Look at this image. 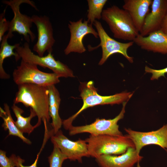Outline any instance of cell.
Returning <instances> with one entry per match:
<instances>
[{"mask_svg": "<svg viewBox=\"0 0 167 167\" xmlns=\"http://www.w3.org/2000/svg\"><path fill=\"white\" fill-rule=\"evenodd\" d=\"M152 0H124L123 9L130 15L139 33L141 31L145 18L149 12Z\"/></svg>", "mask_w": 167, "mask_h": 167, "instance_id": "cell-17", "label": "cell"}, {"mask_svg": "<svg viewBox=\"0 0 167 167\" xmlns=\"http://www.w3.org/2000/svg\"><path fill=\"white\" fill-rule=\"evenodd\" d=\"M6 151L0 150V167H19L21 164L24 162V160L19 156L12 154L9 157L6 155Z\"/></svg>", "mask_w": 167, "mask_h": 167, "instance_id": "cell-23", "label": "cell"}, {"mask_svg": "<svg viewBox=\"0 0 167 167\" xmlns=\"http://www.w3.org/2000/svg\"><path fill=\"white\" fill-rule=\"evenodd\" d=\"M102 19L108 24L115 38L133 41L139 34L129 13L117 6L103 10Z\"/></svg>", "mask_w": 167, "mask_h": 167, "instance_id": "cell-3", "label": "cell"}, {"mask_svg": "<svg viewBox=\"0 0 167 167\" xmlns=\"http://www.w3.org/2000/svg\"><path fill=\"white\" fill-rule=\"evenodd\" d=\"M6 8L0 15V42H1L5 33L8 31L9 28L10 21H7L5 17Z\"/></svg>", "mask_w": 167, "mask_h": 167, "instance_id": "cell-25", "label": "cell"}, {"mask_svg": "<svg viewBox=\"0 0 167 167\" xmlns=\"http://www.w3.org/2000/svg\"><path fill=\"white\" fill-rule=\"evenodd\" d=\"M145 71L146 73L152 74V76L151 78V80L158 79L161 77H165V74L167 73V67L163 69L156 70L152 69L146 66L145 67Z\"/></svg>", "mask_w": 167, "mask_h": 167, "instance_id": "cell-26", "label": "cell"}, {"mask_svg": "<svg viewBox=\"0 0 167 167\" xmlns=\"http://www.w3.org/2000/svg\"><path fill=\"white\" fill-rule=\"evenodd\" d=\"M89 155L96 158L104 155H121L129 148H135L132 141L126 135H90L85 140Z\"/></svg>", "mask_w": 167, "mask_h": 167, "instance_id": "cell-4", "label": "cell"}, {"mask_svg": "<svg viewBox=\"0 0 167 167\" xmlns=\"http://www.w3.org/2000/svg\"><path fill=\"white\" fill-rule=\"evenodd\" d=\"M160 30L167 35V13L163 21Z\"/></svg>", "mask_w": 167, "mask_h": 167, "instance_id": "cell-27", "label": "cell"}, {"mask_svg": "<svg viewBox=\"0 0 167 167\" xmlns=\"http://www.w3.org/2000/svg\"><path fill=\"white\" fill-rule=\"evenodd\" d=\"M32 22L37 27V40L33 50L40 56H44L45 52L52 53L55 41L53 30L49 17L46 15H33L31 17Z\"/></svg>", "mask_w": 167, "mask_h": 167, "instance_id": "cell-10", "label": "cell"}, {"mask_svg": "<svg viewBox=\"0 0 167 167\" xmlns=\"http://www.w3.org/2000/svg\"><path fill=\"white\" fill-rule=\"evenodd\" d=\"M126 135L133 143L137 153L139 155L141 150L150 144L157 145L167 152V124L154 131L143 132L125 128Z\"/></svg>", "mask_w": 167, "mask_h": 167, "instance_id": "cell-11", "label": "cell"}, {"mask_svg": "<svg viewBox=\"0 0 167 167\" xmlns=\"http://www.w3.org/2000/svg\"><path fill=\"white\" fill-rule=\"evenodd\" d=\"M93 24L96 28L100 41V44L96 48L101 46L102 50V57L98 63L99 65H102L109 56L116 53L122 55L129 62H133V58L128 55L127 51L134 43L133 41L125 43L118 41L108 35L101 23L97 20Z\"/></svg>", "mask_w": 167, "mask_h": 167, "instance_id": "cell-9", "label": "cell"}, {"mask_svg": "<svg viewBox=\"0 0 167 167\" xmlns=\"http://www.w3.org/2000/svg\"><path fill=\"white\" fill-rule=\"evenodd\" d=\"M13 80L17 85L31 84L48 87L60 82L55 73L44 72L39 70L37 66L21 60L20 65L13 71Z\"/></svg>", "mask_w": 167, "mask_h": 167, "instance_id": "cell-6", "label": "cell"}, {"mask_svg": "<svg viewBox=\"0 0 167 167\" xmlns=\"http://www.w3.org/2000/svg\"><path fill=\"white\" fill-rule=\"evenodd\" d=\"M29 43L26 42L22 45H19L15 49L17 54L16 61L20 59L25 62L47 68L52 70L59 77H74L73 71L66 65L59 60H55L52 53L43 56L35 54L30 49Z\"/></svg>", "mask_w": 167, "mask_h": 167, "instance_id": "cell-5", "label": "cell"}, {"mask_svg": "<svg viewBox=\"0 0 167 167\" xmlns=\"http://www.w3.org/2000/svg\"><path fill=\"white\" fill-rule=\"evenodd\" d=\"M128 101L122 103V109L118 115L112 119H106L97 118L89 124L82 126H74L72 125L68 129L69 134L72 136L84 133L97 136L109 135L120 136L123 135L119 129L118 122L122 119L125 113V107Z\"/></svg>", "mask_w": 167, "mask_h": 167, "instance_id": "cell-8", "label": "cell"}, {"mask_svg": "<svg viewBox=\"0 0 167 167\" xmlns=\"http://www.w3.org/2000/svg\"><path fill=\"white\" fill-rule=\"evenodd\" d=\"M51 140L55 144L62 152L71 161L82 162L84 157H89L88 144L85 140L79 139L76 141L69 139L60 130L54 135L51 136Z\"/></svg>", "mask_w": 167, "mask_h": 167, "instance_id": "cell-13", "label": "cell"}, {"mask_svg": "<svg viewBox=\"0 0 167 167\" xmlns=\"http://www.w3.org/2000/svg\"><path fill=\"white\" fill-rule=\"evenodd\" d=\"M2 2L10 7L14 14L13 18L10 21L9 29L6 34L8 38L13 36V32H16L24 36L26 42L29 43L30 40L33 42L36 36L31 30L33 23L31 17L22 14L20 6L22 3H27L38 11L34 2L29 0H4Z\"/></svg>", "mask_w": 167, "mask_h": 167, "instance_id": "cell-7", "label": "cell"}, {"mask_svg": "<svg viewBox=\"0 0 167 167\" xmlns=\"http://www.w3.org/2000/svg\"><path fill=\"white\" fill-rule=\"evenodd\" d=\"M53 144V151L48 157L49 167H62L63 162L67 157L55 144Z\"/></svg>", "mask_w": 167, "mask_h": 167, "instance_id": "cell-24", "label": "cell"}, {"mask_svg": "<svg viewBox=\"0 0 167 167\" xmlns=\"http://www.w3.org/2000/svg\"><path fill=\"white\" fill-rule=\"evenodd\" d=\"M143 157L138 155L134 147L129 148L126 152L120 156L104 155L96 158L100 167H133L139 162Z\"/></svg>", "mask_w": 167, "mask_h": 167, "instance_id": "cell-15", "label": "cell"}, {"mask_svg": "<svg viewBox=\"0 0 167 167\" xmlns=\"http://www.w3.org/2000/svg\"><path fill=\"white\" fill-rule=\"evenodd\" d=\"M133 41L143 49L163 54H167V35L161 30L146 36L139 34Z\"/></svg>", "mask_w": 167, "mask_h": 167, "instance_id": "cell-16", "label": "cell"}, {"mask_svg": "<svg viewBox=\"0 0 167 167\" xmlns=\"http://www.w3.org/2000/svg\"><path fill=\"white\" fill-rule=\"evenodd\" d=\"M48 87L49 92V114L52 119L51 124L54 135L59 131L62 125V121L59 114L61 100L59 92L55 85H50Z\"/></svg>", "mask_w": 167, "mask_h": 167, "instance_id": "cell-18", "label": "cell"}, {"mask_svg": "<svg viewBox=\"0 0 167 167\" xmlns=\"http://www.w3.org/2000/svg\"><path fill=\"white\" fill-rule=\"evenodd\" d=\"M41 152V151H40V152L38 153V154L37 155L35 159L34 163L32 164L31 165L28 166H24L23 165V163H21L19 167H37V161L39 158V157L40 153Z\"/></svg>", "mask_w": 167, "mask_h": 167, "instance_id": "cell-28", "label": "cell"}, {"mask_svg": "<svg viewBox=\"0 0 167 167\" xmlns=\"http://www.w3.org/2000/svg\"><path fill=\"white\" fill-rule=\"evenodd\" d=\"M0 116L3 121L2 126L5 131L8 130V135H13L20 138L24 142L28 144H31L30 140L25 137L23 133L17 128L11 113L10 107L6 104H4V109L0 107Z\"/></svg>", "mask_w": 167, "mask_h": 167, "instance_id": "cell-19", "label": "cell"}, {"mask_svg": "<svg viewBox=\"0 0 167 167\" xmlns=\"http://www.w3.org/2000/svg\"><path fill=\"white\" fill-rule=\"evenodd\" d=\"M81 18L76 21H69L68 27L70 33V38L68 44L64 50L65 54L67 55L72 52L82 54L86 51L83 41L87 34H92L96 38L98 37L97 31L93 28L92 25L87 20L83 22Z\"/></svg>", "mask_w": 167, "mask_h": 167, "instance_id": "cell-12", "label": "cell"}, {"mask_svg": "<svg viewBox=\"0 0 167 167\" xmlns=\"http://www.w3.org/2000/svg\"><path fill=\"white\" fill-rule=\"evenodd\" d=\"M79 90L83 104L76 113L63 121L62 125L66 130H68L77 117L88 108L100 105L120 104L128 101L133 94L130 92H123L112 95L101 96L98 93L97 89L95 87L92 81L80 82Z\"/></svg>", "mask_w": 167, "mask_h": 167, "instance_id": "cell-2", "label": "cell"}, {"mask_svg": "<svg viewBox=\"0 0 167 167\" xmlns=\"http://www.w3.org/2000/svg\"><path fill=\"white\" fill-rule=\"evenodd\" d=\"M12 109L17 120L15 121V124L18 129L22 133H26L30 134L36 127L35 125L32 126L30 122L31 119L36 116L35 112L31 108H30V114L28 117H24L22 114L24 112V110L20 108L15 104H13Z\"/></svg>", "mask_w": 167, "mask_h": 167, "instance_id": "cell-20", "label": "cell"}, {"mask_svg": "<svg viewBox=\"0 0 167 167\" xmlns=\"http://www.w3.org/2000/svg\"><path fill=\"white\" fill-rule=\"evenodd\" d=\"M8 38L6 34L4 35L1 41L0 49V78L1 79H9L10 75L5 71L3 64L4 60L6 58L14 56L15 58L17 56L16 52L14 50L20 45L19 43H16L11 45L8 44L7 40Z\"/></svg>", "mask_w": 167, "mask_h": 167, "instance_id": "cell-21", "label": "cell"}, {"mask_svg": "<svg viewBox=\"0 0 167 167\" xmlns=\"http://www.w3.org/2000/svg\"><path fill=\"white\" fill-rule=\"evenodd\" d=\"M18 90L13 103H22L26 107H30L36 113L38 120L36 127L43 122H49V92L48 87L31 84L18 85Z\"/></svg>", "mask_w": 167, "mask_h": 167, "instance_id": "cell-1", "label": "cell"}, {"mask_svg": "<svg viewBox=\"0 0 167 167\" xmlns=\"http://www.w3.org/2000/svg\"><path fill=\"white\" fill-rule=\"evenodd\" d=\"M151 6V11L147 15L139 33L143 36L160 30L167 13V0H153Z\"/></svg>", "mask_w": 167, "mask_h": 167, "instance_id": "cell-14", "label": "cell"}, {"mask_svg": "<svg viewBox=\"0 0 167 167\" xmlns=\"http://www.w3.org/2000/svg\"><path fill=\"white\" fill-rule=\"evenodd\" d=\"M88 9L87 15V21L92 25L96 19H102L103 8L107 0H88Z\"/></svg>", "mask_w": 167, "mask_h": 167, "instance_id": "cell-22", "label": "cell"}]
</instances>
